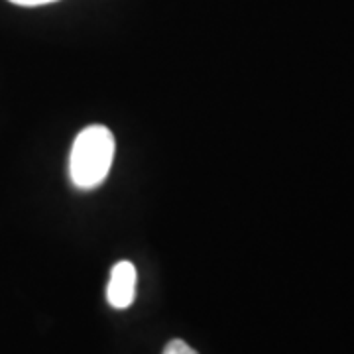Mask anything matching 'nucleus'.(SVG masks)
Segmentation results:
<instances>
[{
    "instance_id": "nucleus-2",
    "label": "nucleus",
    "mask_w": 354,
    "mask_h": 354,
    "mask_svg": "<svg viewBox=\"0 0 354 354\" xmlns=\"http://www.w3.org/2000/svg\"><path fill=\"white\" fill-rule=\"evenodd\" d=\"M136 297V268L132 262L122 260L111 270V279L106 288V299L114 309H127Z\"/></svg>"
},
{
    "instance_id": "nucleus-1",
    "label": "nucleus",
    "mask_w": 354,
    "mask_h": 354,
    "mask_svg": "<svg viewBox=\"0 0 354 354\" xmlns=\"http://www.w3.org/2000/svg\"><path fill=\"white\" fill-rule=\"evenodd\" d=\"M114 158V136L106 127L93 124L77 134L71 156L69 176L79 189H95L106 179Z\"/></svg>"
},
{
    "instance_id": "nucleus-4",
    "label": "nucleus",
    "mask_w": 354,
    "mask_h": 354,
    "mask_svg": "<svg viewBox=\"0 0 354 354\" xmlns=\"http://www.w3.org/2000/svg\"><path fill=\"white\" fill-rule=\"evenodd\" d=\"M10 2L18 4V6H44V4L57 2V0H10Z\"/></svg>"
},
{
    "instance_id": "nucleus-3",
    "label": "nucleus",
    "mask_w": 354,
    "mask_h": 354,
    "mask_svg": "<svg viewBox=\"0 0 354 354\" xmlns=\"http://www.w3.org/2000/svg\"><path fill=\"white\" fill-rule=\"evenodd\" d=\"M162 354H199V353H197V351H193L185 341H181V339H174V341H169L167 344H165L164 353Z\"/></svg>"
}]
</instances>
